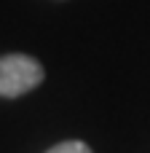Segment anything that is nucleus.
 <instances>
[{
    "mask_svg": "<svg viewBox=\"0 0 150 153\" xmlns=\"http://www.w3.org/2000/svg\"><path fill=\"white\" fill-rule=\"evenodd\" d=\"M46 78L43 65L27 54H5L0 56V97H21L38 89Z\"/></svg>",
    "mask_w": 150,
    "mask_h": 153,
    "instance_id": "f257e3e1",
    "label": "nucleus"
},
{
    "mask_svg": "<svg viewBox=\"0 0 150 153\" xmlns=\"http://www.w3.org/2000/svg\"><path fill=\"white\" fill-rule=\"evenodd\" d=\"M46 153H91V148L81 140H67V143H59V145L48 148Z\"/></svg>",
    "mask_w": 150,
    "mask_h": 153,
    "instance_id": "f03ea898",
    "label": "nucleus"
}]
</instances>
